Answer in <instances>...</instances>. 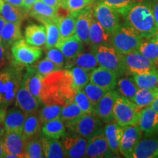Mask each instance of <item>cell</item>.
Returning a JSON list of instances; mask_svg holds the SVG:
<instances>
[{"mask_svg": "<svg viewBox=\"0 0 158 158\" xmlns=\"http://www.w3.org/2000/svg\"><path fill=\"white\" fill-rule=\"evenodd\" d=\"M77 90L70 70L61 69L43 78L41 101L63 106L73 101Z\"/></svg>", "mask_w": 158, "mask_h": 158, "instance_id": "cell-1", "label": "cell"}, {"mask_svg": "<svg viewBox=\"0 0 158 158\" xmlns=\"http://www.w3.org/2000/svg\"><path fill=\"white\" fill-rule=\"evenodd\" d=\"M119 13L124 17L126 23L143 39L152 38L157 32V27L149 4L135 2Z\"/></svg>", "mask_w": 158, "mask_h": 158, "instance_id": "cell-2", "label": "cell"}, {"mask_svg": "<svg viewBox=\"0 0 158 158\" xmlns=\"http://www.w3.org/2000/svg\"><path fill=\"white\" fill-rule=\"evenodd\" d=\"M23 68L13 62L0 70V108L5 109L14 103L24 75Z\"/></svg>", "mask_w": 158, "mask_h": 158, "instance_id": "cell-3", "label": "cell"}, {"mask_svg": "<svg viewBox=\"0 0 158 158\" xmlns=\"http://www.w3.org/2000/svg\"><path fill=\"white\" fill-rule=\"evenodd\" d=\"M140 36L127 23L118 26L110 37V45L120 54H129L138 51L143 42Z\"/></svg>", "mask_w": 158, "mask_h": 158, "instance_id": "cell-4", "label": "cell"}, {"mask_svg": "<svg viewBox=\"0 0 158 158\" xmlns=\"http://www.w3.org/2000/svg\"><path fill=\"white\" fill-rule=\"evenodd\" d=\"M91 52L95 56L100 67L113 71L118 77L127 74L122 54L110 45H91Z\"/></svg>", "mask_w": 158, "mask_h": 158, "instance_id": "cell-5", "label": "cell"}, {"mask_svg": "<svg viewBox=\"0 0 158 158\" xmlns=\"http://www.w3.org/2000/svg\"><path fill=\"white\" fill-rule=\"evenodd\" d=\"M141 109L122 94L116 98L114 107V121L122 127L138 125Z\"/></svg>", "mask_w": 158, "mask_h": 158, "instance_id": "cell-6", "label": "cell"}, {"mask_svg": "<svg viewBox=\"0 0 158 158\" xmlns=\"http://www.w3.org/2000/svg\"><path fill=\"white\" fill-rule=\"evenodd\" d=\"M65 126L72 133L87 139L104 130L101 119L97 114H84L74 122L65 124Z\"/></svg>", "mask_w": 158, "mask_h": 158, "instance_id": "cell-7", "label": "cell"}, {"mask_svg": "<svg viewBox=\"0 0 158 158\" xmlns=\"http://www.w3.org/2000/svg\"><path fill=\"white\" fill-rule=\"evenodd\" d=\"M10 49L13 62L23 67L36 62L43 54L40 47L29 44L23 38L15 42Z\"/></svg>", "mask_w": 158, "mask_h": 158, "instance_id": "cell-8", "label": "cell"}, {"mask_svg": "<svg viewBox=\"0 0 158 158\" xmlns=\"http://www.w3.org/2000/svg\"><path fill=\"white\" fill-rule=\"evenodd\" d=\"M94 17L110 37L120 25L118 12L101 2L94 7Z\"/></svg>", "mask_w": 158, "mask_h": 158, "instance_id": "cell-9", "label": "cell"}, {"mask_svg": "<svg viewBox=\"0 0 158 158\" xmlns=\"http://www.w3.org/2000/svg\"><path fill=\"white\" fill-rule=\"evenodd\" d=\"M122 59L127 69V73L131 75L141 74L156 68L157 64L142 55L138 51L122 54Z\"/></svg>", "mask_w": 158, "mask_h": 158, "instance_id": "cell-10", "label": "cell"}, {"mask_svg": "<svg viewBox=\"0 0 158 158\" xmlns=\"http://www.w3.org/2000/svg\"><path fill=\"white\" fill-rule=\"evenodd\" d=\"M65 157L79 158L84 157L87 147L88 139L82 136L73 133H65L61 138Z\"/></svg>", "mask_w": 158, "mask_h": 158, "instance_id": "cell-11", "label": "cell"}, {"mask_svg": "<svg viewBox=\"0 0 158 158\" xmlns=\"http://www.w3.org/2000/svg\"><path fill=\"white\" fill-rule=\"evenodd\" d=\"M113 155L104 133V130L88 139L85 157H111Z\"/></svg>", "mask_w": 158, "mask_h": 158, "instance_id": "cell-12", "label": "cell"}, {"mask_svg": "<svg viewBox=\"0 0 158 158\" xmlns=\"http://www.w3.org/2000/svg\"><path fill=\"white\" fill-rule=\"evenodd\" d=\"M72 14L76 19L75 35L83 43L89 45L91 23L94 18V9L89 5L81 11Z\"/></svg>", "mask_w": 158, "mask_h": 158, "instance_id": "cell-13", "label": "cell"}, {"mask_svg": "<svg viewBox=\"0 0 158 158\" xmlns=\"http://www.w3.org/2000/svg\"><path fill=\"white\" fill-rule=\"evenodd\" d=\"M123 135L119 144V152L124 157L130 158L138 142L141 141L142 131L138 125L123 127Z\"/></svg>", "mask_w": 158, "mask_h": 158, "instance_id": "cell-14", "label": "cell"}, {"mask_svg": "<svg viewBox=\"0 0 158 158\" xmlns=\"http://www.w3.org/2000/svg\"><path fill=\"white\" fill-rule=\"evenodd\" d=\"M15 106L19 108L27 114H29L38 110L41 103L29 91L27 81L23 77L22 82L18 91L15 100Z\"/></svg>", "mask_w": 158, "mask_h": 158, "instance_id": "cell-15", "label": "cell"}, {"mask_svg": "<svg viewBox=\"0 0 158 158\" xmlns=\"http://www.w3.org/2000/svg\"><path fill=\"white\" fill-rule=\"evenodd\" d=\"M118 95L119 93L116 90L112 89L108 91L97 105L95 107L96 114L105 123L108 124L115 122L114 107L116 98Z\"/></svg>", "mask_w": 158, "mask_h": 158, "instance_id": "cell-16", "label": "cell"}, {"mask_svg": "<svg viewBox=\"0 0 158 158\" xmlns=\"http://www.w3.org/2000/svg\"><path fill=\"white\" fill-rule=\"evenodd\" d=\"M118 78L117 75L113 71L100 66L90 73V82L108 91L115 89Z\"/></svg>", "mask_w": 158, "mask_h": 158, "instance_id": "cell-17", "label": "cell"}, {"mask_svg": "<svg viewBox=\"0 0 158 158\" xmlns=\"http://www.w3.org/2000/svg\"><path fill=\"white\" fill-rule=\"evenodd\" d=\"M138 127L147 136L158 133V112L150 106L142 108Z\"/></svg>", "mask_w": 158, "mask_h": 158, "instance_id": "cell-18", "label": "cell"}, {"mask_svg": "<svg viewBox=\"0 0 158 158\" xmlns=\"http://www.w3.org/2000/svg\"><path fill=\"white\" fill-rule=\"evenodd\" d=\"M6 147V154H13L16 155L18 158L25 157V143L22 133L16 131L6 132L4 135Z\"/></svg>", "mask_w": 158, "mask_h": 158, "instance_id": "cell-19", "label": "cell"}, {"mask_svg": "<svg viewBox=\"0 0 158 158\" xmlns=\"http://www.w3.org/2000/svg\"><path fill=\"white\" fill-rule=\"evenodd\" d=\"M27 114L15 106V108L9 109L6 112L4 120L6 132L16 131L22 133L23 124L27 118Z\"/></svg>", "mask_w": 158, "mask_h": 158, "instance_id": "cell-20", "label": "cell"}, {"mask_svg": "<svg viewBox=\"0 0 158 158\" xmlns=\"http://www.w3.org/2000/svg\"><path fill=\"white\" fill-rule=\"evenodd\" d=\"M130 158H158V138L141 139Z\"/></svg>", "mask_w": 158, "mask_h": 158, "instance_id": "cell-21", "label": "cell"}, {"mask_svg": "<svg viewBox=\"0 0 158 158\" xmlns=\"http://www.w3.org/2000/svg\"><path fill=\"white\" fill-rule=\"evenodd\" d=\"M81 40H80L76 35L69 37L64 40L60 41L56 45V48H59L61 51L68 60V68L69 64L73 59L83 52L84 44Z\"/></svg>", "mask_w": 158, "mask_h": 158, "instance_id": "cell-22", "label": "cell"}, {"mask_svg": "<svg viewBox=\"0 0 158 158\" xmlns=\"http://www.w3.org/2000/svg\"><path fill=\"white\" fill-rule=\"evenodd\" d=\"M21 23L20 22H6L0 42L7 50L11 48L12 45L15 42L23 38Z\"/></svg>", "mask_w": 158, "mask_h": 158, "instance_id": "cell-23", "label": "cell"}, {"mask_svg": "<svg viewBox=\"0 0 158 158\" xmlns=\"http://www.w3.org/2000/svg\"><path fill=\"white\" fill-rule=\"evenodd\" d=\"M123 132V127L116 122L108 123L104 127V133L107 138L110 149L114 155H118L119 152V144Z\"/></svg>", "mask_w": 158, "mask_h": 158, "instance_id": "cell-24", "label": "cell"}, {"mask_svg": "<svg viewBox=\"0 0 158 158\" xmlns=\"http://www.w3.org/2000/svg\"><path fill=\"white\" fill-rule=\"evenodd\" d=\"M57 10L58 9L46 5L40 0H37L29 10L28 14L36 19L40 22L43 20H52L57 22Z\"/></svg>", "mask_w": 158, "mask_h": 158, "instance_id": "cell-25", "label": "cell"}, {"mask_svg": "<svg viewBox=\"0 0 158 158\" xmlns=\"http://www.w3.org/2000/svg\"><path fill=\"white\" fill-rule=\"evenodd\" d=\"M25 40L29 44L42 47L46 43V30L44 25L31 24L25 29Z\"/></svg>", "mask_w": 158, "mask_h": 158, "instance_id": "cell-26", "label": "cell"}, {"mask_svg": "<svg viewBox=\"0 0 158 158\" xmlns=\"http://www.w3.org/2000/svg\"><path fill=\"white\" fill-rule=\"evenodd\" d=\"M23 77L26 78L27 86L31 93L42 103L41 91H42L43 80L44 77L37 73L36 70L29 65L27 68V71L23 75Z\"/></svg>", "mask_w": 158, "mask_h": 158, "instance_id": "cell-27", "label": "cell"}, {"mask_svg": "<svg viewBox=\"0 0 158 158\" xmlns=\"http://www.w3.org/2000/svg\"><path fill=\"white\" fill-rule=\"evenodd\" d=\"M42 125L38 110L27 114L22 130V135L25 141L37 135L42 129Z\"/></svg>", "mask_w": 158, "mask_h": 158, "instance_id": "cell-28", "label": "cell"}, {"mask_svg": "<svg viewBox=\"0 0 158 158\" xmlns=\"http://www.w3.org/2000/svg\"><path fill=\"white\" fill-rule=\"evenodd\" d=\"M42 133L46 138L60 139L66 133V126L60 118L43 124Z\"/></svg>", "mask_w": 158, "mask_h": 158, "instance_id": "cell-29", "label": "cell"}, {"mask_svg": "<svg viewBox=\"0 0 158 158\" xmlns=\"http://www.w3.org/2000/svg\"><path fill=\"white\" fill-rule=\"evenodd\" d=\"M110 35L94 17L91 23L89 45H110Z\"/></svg>", "mask_w": 158, "mask_h": 158, "instance_id": "cell-30", "label": "cell"}, {"mask_svg": "<svg viewBox=\"0 0 158 158\" xmlns=\"http://www.w3.org/2000/svg\"><path fill=\"white\" fill-rule=\"evenodd\" d=\"M28 14L23 7H17L6 2H2L1 15L6 22H20L23 21L26 15Z\"/></svg>", "mask_w": 158, "mask_h": 158, "instance_id": "cell-31", "label": "cell"}, {"mask_svg": "<svg viewBox=\"0 0 158 158\" xmlns=\"http://www.w3.org/2000/svg\"><path fill=\"white\" fill-rule=\"evenodd\" d=\"M43 149L45 157L62 158L65 157L62 144L59 139L42 138Z\"/></svg>", "mask_w": 158, "mask_h": 158, "instance_id": "cell-32", "label": "cell"}, {"mask_svg": "<svg viewBox=\"0 0 158 158\" xmlns=\"http://www.w3.org/2000/svg\"><path fill=\"white\" fill-rule=\"evenodd\" d=\"M40 22L44 25L46 30V43L45 45L46 50L56 47L61 40L58 23L52 20H43Z\"/></svg>", "mask_w": 158, "mask_h": 158, "instance_id": "cell-33", "label": "cell"}, {"mask_svg": "<svg viewBox=\"0 0 158 158\" xmlns=\"http://www.w3.org/2000/svg\"><path fill=\"white\" fill-rule=\"evenodd\" d=\"M73 66L79 67L88 71L89 73H91L100 65L97 61L95 56L92 52H82L70 62L69 68H72Z\"/></svg>", "mask_w": 158, "mask_h": 158, "instance_id": "cell-34", "label": "cell"}, {"mask_svg": "<svg viewBox=\"0 0 158 158\" xmlns=\"http://www.w3.org/2000/svg\"><path fill=\"white\" fill-rule=\"evenodd\" d=\"M133 77L139 89L155 88L158 85V70L152 69L141 74L133 75Z\"/></svg>", "mask_w": 158, "mask_h": 158, "instance_id": "cell-35", "label": "cell"}, {"mask_svg": "<svg viewBox=\"0 0 158 158\" xmlns=\"http://www.w3.org/2000/svg\"><path fill=\"white\" fill-rule=\"evenodd\" d=\"M76 17L72 13H68L64 16L58 18V23L59 31H60V41L73 36L76 31Z\"/></svg>", "mask_w": 158, "mask_h": 158, "instance_id": "cell-36", "label": "cell"}, {"mask_svg": "<svg viewBox=\"0 0 158 158\" xmlns=\"http://www.w3.org/2000/svg\"><path fill=\"white\" fill-rule=\"evenodd\" d=\"M158 94V87L149 89H138L136 94L134 96L133 102L138 108H142L149 106L154 101Z\"/></svg>", "mask_w": 158, "mask_h": 158, "instance_id": "cell-37", "label": "cell"}, {"mask_svg": "<svg viewBox=\"0 0 158 158\" xmlns=\"http://www.w3.org/2000/svg\"><path fill=\"white\" fill-rule=\"evenodd\" d=\"M25 157L27 158H42L45 157L43 149L42 138L33 136L26 141Z\"/></svg>", "mask_w": 158, "mask_h": 158, "instance_id": "cell-38", "label": "cell"}, {"mask_svg": "<svg viewBox=\"0 0 158 158\" xmlns=\"http://www.w3.org/2000/svg\"><path fill=\"white\" fill-rule=\"evenodd\" d=\"M118 89L120 94L133 101L134 96L138 90L133 77H123L117 81Z\"/></svg>", "mask_w": 158, "mask_h": 158, "instance_id": "cell-39", "label": "cell"}, {"mask_svg": "<svg viewBox=\"0 0 158 158\" xmlns=\"http://www.w3.org/2000/svg\"><path fill=\"white\" fill-rule=\"evenodd\" d=\"M84 113L79 106L73 101L68 102L62 106L61 110L60 118L65 124L71 123L79 117L84 115Z\"/></svg>", "mask_w": 158, "mask_h": 158, "instance_id": "cell-40", "label": "cell"}, {"mask_svg": "<svg viewBox=\"0 0 158 158\" xmlns=\"http://www.w3.org/2000/svg\"><path fill=\"white\" fill-rule=\"evenodd\" d=\"M148 41H144L140 45L138 51L142 55L149 59L156 64H158V43L152 39H148Z\"/></svg>", "mask_w": 158, "mask_h": 158, "instance_id": "cell-41", "label": "cell"}, {"mask_svg": "<svg viewBox=\"0 0 158 158\" xmlns=\"http://www.w3.org/2000/svg\"><path fill=\"white\" fill-rule=\"evenodd\" d=\"M81 89L85 92V94L87 95L90 101L93 104L94 108L96 107L97 105L101 100V98L105 95V94L108 92V90L104 89L98 85L92 84V83L89 82L86 84Z\"/></svg>", "mask_w": 158, "mask_h": 158, "instance_id": "cell-42", "label": "cell"}, {"mask_svg": "<svg viewBox=\"0 0 158 158\" xmlns=\"http://www.w3.org/2000/svg\"><path fill=\"white\" fill-rule=\"evenodd\" d=\"M74 102L84 114H96L95 108L81 89L77 90L74 96Z\"/></svg>", "mask_w": 158, "mask_h": 158, "instance_id": "cell-43", "label": "cell"}, {"mask_svg": "<svg viewBox=\"0 0 158 158\" xmlns=\"http://www.w3.org/2000/svg\"><path fill=\"white\" fill-rule=\"evenodd\" d=\"M62 106L54 104L45 105V106L40 110L39 115L42 123L60 118Z\"/></svg>", "mask_w": 158, "mask_h": 158, "instance_id": "cell-44", "label": "cell"}, {"mask_svg": "<svg viewBox=\"0 0 158 158\" xmlns=\"http://www.w3.org/2000/svg\"><path fill=\"white\" fill-rule=\"evenodd\" d=\"M70 72L73 78L74 84L78 89H82L86 84L90 82V73L84 69L77 66H73Z\"/></svg>", "mask_w": 158, "mask_h": 158, "instance_id": "cell-45", "label": "cell"}, {"mask_svg": "<svg viewBox=\"0 0 158 158\" xmlns=\"http://www.w3.org/2000/svg\"><path fill=\"white\" fill-rule=\"evenodd\" d=\"M33 68L36 70L37 73L40 74L43 77L48 76V75L52 73L55 71L61 70L56 64H54L52 61L48 58H45L43 60L39 61L35 65H32Z\"/></svg>", "mask_w": 158, "mask_h": 158, "instance_id": "cell-46", "label": "cell"}, {"mask_svg": "<svg viewBox=\"0 0 158 158\" xmlns=\"http://www.w3.org/2000/svg\"><path fill=\"white\" fill-rule=\"evenodd\" d=\"M46 58L52 61L60 69L68 68V60L60 49L56 47L47 50Z\"/></svg>", "mask_w": 158, "mask_h": 158, "instance_id": "cell-47", "label": "cell"}, {"mask_svg": "<svg viewBox=\"0 0 158 158\" xmlns=\"http://www.w3.org/2000/svg\"><path fill=\"white\" fill-rule=\"evenodd\" d=\"M94 2V0H67L63 5L64 8L68 9L71 13L81 11Z\"/></svg>", "mask_w": 158, "mask_h": 158, "instance_id": "cell-48", "label": "cell"}, {"mask_svg": "<svg viewBox=\"0 0 158 158\" xmlns=\"http://www.w3.org/2000/svg\"><path fill=\"white\" fill-rule=\"evenodd\" d=\"M100 2L116 10L118 13L135 3V0H100Z\"/></svg>", "mask_w": 158, "mask_h": 158, "instance_id": "cell-49", "label": "cell"}, {"mask_svg": "<svg viewBox=\"0 0 158 158\" xmlns=\"http://www.w3.org/2000/svg\"><path fill=\"white\" fill-rule=\"evenodd\" d=\"M10 57L9 56L8 50L4 47L0 42V70L10 64Z\"/></svg>", "mask_w": 158, "mask_h": 158, "instance_id": "cell-50", "label": "cell"}, {"mask_svg": "<svg viewBox=\"0 0 158 158\" xmlns=\"http://www.w3.org/2000/svg\"><path fill=\"white\" fill-rule=\"evenodd\" d=\"M152 10L156 24H157V27H158V0H153Z\"/></svg>", "mask_w": 158, "mask_h": 158, "instance_id": "cell-51", "label": "cell"}, {"mask_svg": "<svg viewBox=\"0 0 158 158\" xmlns=\"http://www.w3.org/2000/svg\"><path fill=\"white\" fill-rule=\"evenodd\" d=\"M37 0H23V8L24 9V10L28 13L29 10L31 8L32 5L36 2Z\"/></svg>", "mask_w": 158, "mask_h": 158, "instance_id": "cell-52", "label": "cell"}, {"mask_svg": "<svg viewBox=\"0 0 158 158\" xmlns=\"http://www.w3.org/2000/svg\"><path fill=\"white\" fill-rule=\"evenodd\" d=\"M6 153H7V151H6L4 136H2L0 137V158L5 157Z\"/></svg>", "mask_w": 158, "mask_h": 158, "instance_id": "cell-53", "label": "cell"}, {"mask_svg": "<svg viewBox=\"0 0 158 158\" xmlns=\"http://www.w3.org/2000/svg\"><path fill=\"white\" fill-rule=\"evenodd\" d=\"M40 1H42L43 2L46 4V5L54 7L56 9H59V7H60L58 0H40Z\"/></svg>", "mask_w": 158, "mask_h": 158, "instance_id": "cell-54", "label": "cell"}, {"mask_svg": "<svg viewBox=\"0 0 158 158\" xmlns=\"http://www.w3.org/2000/svg\"><path fill=\"white\" fill-rule=\"evenodd\" d=\"M3 1L20 7H23V0H3Z\"/></svg>", "mask_w": 158, "mask_h": 158, "instance_id": "cell-55", "label": "cell"}, {"mask_svg": "<svg viewBox=\"0 0 158 158\" xmlns=\"http://www.w3.org/2000/svg\"><path fill=\"white\" fill-rule=\"evenodd\" d=\"M150 107L152 108L154 110H155L156 111L158 112V94L157 97H156L155 100H154V101L152 102L151 104H150Z\"/></svg>", "mask_w": 158, "mask_h": 158, "instance_id": "cell-56", "label": "cell"}, {"mask_svg": "<svg viewBox=\"0 0 158 158\" xmlns=\"http://www.w3.org/2000/svg\"><path fill=\"white\" fill-rule=\"evenodd\" d=\"M6 23V21L3 19V17L2 15H0V40H1V35L2 33L4 27H5Z\"/></svg>", "mask_w": 158, "mask_h": 158, "instance_id": "cell-57", "label": "cell"}, {"mask_svg": "<svg viewBox=\"0 0 158 158\" xmlns=\"http://www.w3.org/2000/svg\"><path fill=\"white\" fill-rule=\"evenodd\" d=\"M7 110L5 108H0V122H4Z\"/></svg>", "mask_w": 158, "mask_h": 158, "instance_id": "cell-58", "label": "cell"}, {"mask_svg": "<svg viewBox=\"0 0 158 158\" xmlns=\"http://www.w3.org/2000/svg\"><path fill=\"white\" fill-rule=\"evenodd\" d=\"M6 133V130L4 125V122H0V137L5 135Z\"/></svg>", "mask_w": 158, "mask_h": 158, "instance_id": "cell-59", "label": "cell"}, {"mask_svg": "<svg viewBox=\"0 0 158 158\" xmlns=\"http://www.w3.org/2000/svg\"><path fill=\"white\" fill-rule=\"evenodd\" d=\"M152 40H153L154 41H155V42L158 43V27H157V32H156V34L154 35V36L152 37V38H150Z\"/></svg>", "mask_w": 158, "mask_h": 158, "instance_id": "cell-60", "label": "cell"}, {"mask_svg": "<svg viewBox=\"0 0 158 158\" xmlns=\"http://www.w3.org/2000/svg\"><path fill=\"white\" fill-rule=\"evenodd\" d=\"M59 5H60V7H63V5H64V3L66 2L67 0H58Z\"/></svg>", "mask_w": 158, "mask_h": 158, "instance_id": "cell-61", "label": "cell"}, {"mask_svg": "<svg viewBox=\"0 0 158 158\" xmlns=\"http://www.w3.org/2000/svg\"><path fill=\"white\" fill-rule=\"evenodd\" d=\"M3 0H0V15H1V10H2V5Z\"/></svg>", "mask_w": 158, "mask_h": 158, "instance_id": "cell-62", "label": "cell"}]
</instances>
